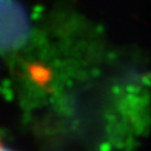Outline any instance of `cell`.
<instances>
[{"label":"cell","mask_w":151,"mask_h":151,"mask_svg":"<svg viewBox=\"0 0 151 151\" xmlns=\"http://www.w3.org/2000/svg\"><path fill=\"white\" fill-rule=\"evenodd\" d=\"M0 151H14V150H12V149L7 147V146L3 143V140H0Z\"/></svg>","instance_id":"obj_1"}]
</instances>
